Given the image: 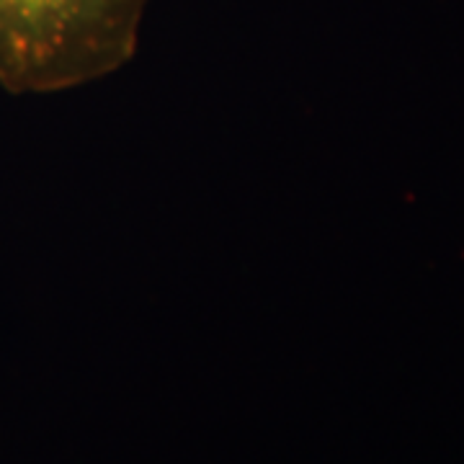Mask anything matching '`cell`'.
Returning a JSON list of instances; mask_svg holds the SVG:
<instances>
[{
    "label": "cell",
    "mask_w": 464,
    "mask_h": 464,
    "mask_svg": "<svg viewBox=\"0 0 464 464\" xmlns=\"http://www.w3.org/2000/svg\"><path fill=\"white\" fill-rule=\"evenodd\" d=\"M152 0H0V88L70 91L132 60Z\"/></svg>",
    "instance_id": "6da1fadb"
}]
</instances>
